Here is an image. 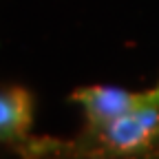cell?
<instances>
[{
	"label": "cell",
	"instance_id": "6da1fadb",
	"mask_svg": "<svg viewBox=\"0 0 159 159\" xmlns=\"http://www.w3.org/2000/svg\"><path fill=\"white\" fill-rule=\"evenodd\" d=\"M71 157H159V91L102 126H84Z\"/></svg>",
	"mask_w": 159,
	"mask_h": 159
},
{
	"label": "cell",
	"instance_id": "7a4b0ae2",
	"mask_svg": "<svg viewBox=\"0 0 159 159\" xmlns=\"http://www.w3.org/2000/svg\"><path fill=\"white\" fill-rule=\"evenodd\" d=\"M148 95V91L142 93H133L124 89H115V86H84L71 93V102H77L84 108L86 115V126H102L111 119L124 115L126 111L135 108L142 99Z\"/></svg>",
	"mask_w": 159,
	"mask_h": 159
},
{
	"label": "cell",
	"instance_id": "3957f363",
	"mask_svg": "<svg viewBox=\"0 0 159 159\" xmlns=\"http://www.w3.org/2000/svg\"><path fill=\"white\" fill-rule=\"evenodd\" d=\"M33 95L22 86L0 89V144L18 148L31 135Z\"/></svg>",
	"mask_w": 159,
	"mask_h": 159
},
{
	"label": "cell",
	"instance_id": "277c9868",
	"mask_svg": "<svg viewBox=\"0 0 159 159\" xmlns=\"http://www.w3.org/2000/svg\"><path fill=\"white\" fill-rule=\"evenodd\" d=\"M157 91H159V86H157Z\"/></svg>",
	"mask_w": 159,
	"mask_h": 159
}]
</instances>
